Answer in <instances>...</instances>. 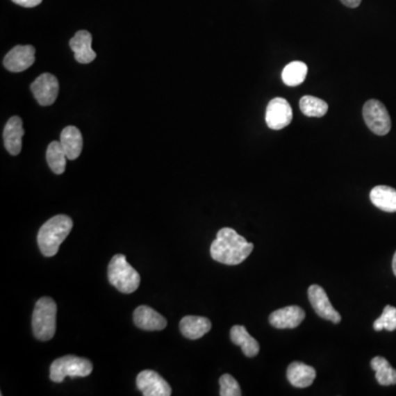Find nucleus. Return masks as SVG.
Segmentation results:
<instances>
[{"mask_svg":"<svg viewBox=\"0 0 396 396\" xmlns=\"http://www.w3.org/2000/svg\"><path fill=\"white\" fill-rule=\"evenodd\" d=\"M254 250V245L231 228H222L211 246V256L215 261L227 265L242 263Z\"/></svg>","mask_w":396,"mask_h":396,"instance_id":"1","label":"nucleus"},{"mask_svg":"<svg viewBox=\"0 0 396 396\" xmlns=\"http://www.w3.org/2000/svg\"><path fill=\"white\" fill-rule=\"evenodd\" d=\"M73 228V220L65 215H58L49 220L40 228L38 233V245L44 256H53L58 254L62 242L65 240Z\"/></svg>","mask_w":396,"mask_h":396,"instance_id":"2","label":"nucleus"},{"mask_svg":"<svg viewBox=\"0 0 396 396\" xmlns=\"http://www.w3.org/2000/svg\"><path fill=\"white\" fill-rule=\"evenodd\" d=\"M56 313L58 307L51 297H41L37 302L32 315V329L38 340L53 338L56 330Z\"/></svg>","mask_w":396,"mask_h":396,"instance_id":"3","label":"nucleus"},{"mask_svg":"<svg viewBox=\"0 0 396 396\" xmlns=\"http://www.w3.org/2000/svg\"><path fill=\"white\" fill-rule=\"evenodd\" d=\"M108 280L120 293L131 294L140 286V274L124 254H116L108 265Z\"/></svg>","mask_w":396,"mask_h":396,"instance_id":"4","label":"nucleus"},{"mask_svg":"<svg viewBox=\"0 0 396 396\" xmlns=\"http://www.w3.org/2000/svg\"><path fill=\"white\" fill-rule=\"evenodd\" d=\"M92 372V363L90 360L76 356H65L53 362L50 368L51 381L63 382L67 378H85Z\"/></svg>","mask_w":396,"mask_h":396,"instance_id":"5","label":"nucleus"},{"mask_svg":"<svg viewBox=\"0 0 396 396\" xmlns=\"http://www.w3.org/2000/svg\"><path fill=\"white\" fill-rule=\"evenodd\" d=\"M363 119L373 133L378 135H388L392 127L391 117L388 109L380 101L371 99L363 106Z\"/></svg>","mask_w":396,"mask_h":396,"instance_id":"6","label":"nucleus"},{"mask_svg":"<svg viewBox=\"0 0 396 396\" xmlns=\"http://www.w3.org/2000/svg\"><path fill=\"white\" fill-rule=\"evenodd\" d=\"M293 119V110L284 98L277 97L267 105L265 122L267 127L273 130H281L288 127Z\"/></svg>","mask_w":396,"mask_h":396,"instance_id":"7","label":"nucleus"},{"mask_svg":"<svg viewBox=\"0 0 396 396\" xmlns=\"http://www.w3.org/2000/svg\"><path fill=\"white\" fill-rule=\"evenodd\" d=\"M137 388L145 396H170L172 394L169 383L152 370H145L138 374Z\"/></svg>","mask_w":396,"mask_h":396,"instance_id":"8","label":"nucleus"},{"mask_svg":"<svg viewBox=\"0 0 396 396\" xmlns=\"http://www.w3.org/2000/svg\"><path fill=\"white\" fill-rule=\"evenodd\" d=\"M308 299L318 316L322 317L324 320L335 322V324L340 322V314L333 308L325 290L322 286H317V284L309 286Z\"/></svg>","mask_w":396,"mask_h":396,"instance_id":"9","label":"nucleus"},{"mask_svg":"<svg viewBox=\"0 0 396 396\" xmlns=\"http://www.w3.org/2000/svg\"><path fill=\"white\" fill-rule=\"evenodd\" d=\"M31 92L41 106H50L58 95V81L54 75L44 73L31 84Z\"/></svg>","mask_w":396,"mask_h":396,"instance_id":"10","label":"nucleus"},{"mask_svg":"<svg viewBox=\"0 0 396 396\" xmlns=\"http://www.w3.org/2000/svg\"><path fill=\"white\" fill-rule=\"evenodd\" d=\"M35 49L32 45H17L5 56L3 65L8 71L19 73L35 63Z\"/></svg>","mask_w":396,"mask_h":396,"instance_id":"11","label":"nucleus"},{"mask_svg":"<svg viewBox=\"0 0 396 396\" xmlns=\"http://www.w3.org/2000/svg\"><path fill=\"white\" fill-rule=\"evenodd\" d=\"M305 320V312L299 306L284 307L270 315V324L277 329H293Z\"/></svg>","mask_w":396,"mask_h":396,"instance_id":"12","label":"nucleus"},{"mask_svg":"<svg viewBox=\"0 0 396 396\" xmlns=\"http://www.w3.org/2000/svg\"><path fill=\"white\" fill-rule=\"evenodd\" d=\"M24 135V124L20 117L9 119L3 129L5 147L11 156H18L22 149V137Z\"/></svg>","mask_w":396,"mask_h":396,"instance_id":"13","label":"nucleus"},{"mask_svg":"<svg viewBox=\"0 0 396 396\" xmlns=\"http://www.w3.org/2000/svg\"><path fill=\"white\" fill-rule=\"evenodd\" d=\"M133 322L138 328L149 331L162 330L167 325V320L162 315L147 305H141L135 308L133 313Z\"/></svg>","mask_w":396,"mask_h":396,"instance_id":"14","label":"nucleus"},{"mask_svg":"<svg viewBox=\"0 0 396 396\" xmlns=\"http://www.w3.org/2000/svg\"><path fill=\"white\" fill-rule=\"evenodd\" d=\"M92 35L86 30H81L69 41V48L74 52L76 61L88 64L96 58V52L92 49Z\"/></svg>","mask_w":396,"mask_h":396,"instance_id":"15","label":"nucleus"},{"mask_svg":"<svg viewBox=\"0 0 396 396\" xmlns=\"http://www.w3.org/2000/svg\"><path fill=\"white\" fill-rule=\"evenodd\" d=\"M181 333L190 340H196L209 333L211 322L206 317L185 316L180 322Z\"/></svg>","mask_w":396,"mask_h":396,"instance_id":"16","label":"nucleus"},{"mask_svg":"<svg viewBox=\"0 0 396 396\" xmlns=\"http://www.w3.org/2000/svg\"><path fill=\"white\" fill-rule=\"evenodd\" d=\"M286 375L292 386L304 388L312 386V383L316 378V370L302 362H292L288 365Z\"/></svg>","mask_w":396,"mask_h":396,"instance_id":"17","label":"nucleus"},{"mask_svg":"<svg viewBox=\"0 0 396 396\" xmlns=\"http://www.w3.org/2000/svg\"><path fill=\"white\" fill-rule=\"evenodd\" d=\"M62 147L65 151L66 156L69 160H76L82 152L83 138L82 133L74 126L64 128L60 139Z\"/></svg>","mask_w":396,"mask_h":396,"instance_id":"18","label":"nucleus"},{"mask_svg":"<svg viewBox=\"0 0 396 396\" xmlns=\"http://www.w3.org/2000/svg\"><path fill=\"white\" fill-rule=\"evenodd\" d=\"M370 199L375 207L386 213L396 211V190L386 185L375 186L370 193Z\"/></svg>","mask_w":396,"mask_h":396,"instance_id":"19","label":"nucleus"},{"mask_svg":"<svg viewBox=\"0 0 396 396\" xmlns=\"http://www.w3.org/2000/svg\"><path fill=\"white\" fill-rule=\"evenodd\" d=\"M230 339L235 345L241 347L243 354L248 356V358H254V356L259 354V343L254 337H251L249 335L246 327L240 325L233 326L231 330H230Z\"/></svg>","mask_w":396,"mask_h":396,"instance_id":"20","label":"nucleus"},{"mask_svg":"<svg viewBox=\"0 0 396 396\" xmlns=\"http://www.w3.org/2000/svg\"><path fill=\"white\" fill-rule=\"evenodd\" d=\"M371 367L375 371V378L383 386L396 384V370L391 367L388 360L383 356H374L371 360Z\"/></svg>","mask_w":396,"mask_h":396,"instance_id":"21","label":"nucleus"},{"mask_svg":"<svg viewBox=\"0 0 396 396\" xmlns=\"http://www.w3.org/2000/svg\"><path fill=\"white\" fill-rule=\"evenodd\" d=\"M66 158L67 156H66L61 142L53 141L49 145L48 150H47V161L53 173L58 175L64 173L66 167Z\"/></svg>","mask_w":396,"mask_h":396,"instance_id":"22","label":"nucleus"},{"mask_svg":"<svg viewBox=\"0 0 396 396\" xmlns=\"http://www.w3.org/2000/svg\"><path fill=\"white\" fill-rule=\"evenodd\" d=\"M307 76V65L303 62L294 61L284 67L282 72V79L284 84L294 88L301 85Z\"/></svg>","mask_w":396,"mask_h":396,"instance_id":"23","label":"nucleus"},{"mask_svg":"<svg viewBox=\"0 0 396 396\" xmlns=\"http://www.w3.org/2000/svg\"><path fill=\"white\" fill-rule=\"evenodd\" d=\"M299 108L305 116L322 117L327 114L328 104L314 96H304L299 101Z\"/></svg>","mask_w":396,"mask_h":396,"instance_id":"24","label":"nucleus"},{"mask_svg":"<svg viewBox=\"0 0 396 396\" xmlns=\"http://www.w3.org/2000/svg\"><path fill=\"white\" fill-rule=\"evenodd\" d=\"M373 328L377 331L386 329L388 331H393L396 329V307L388 305L386 308L383 309L382 315L375 320L373 324Z\"/></svg>","mask_w":396,"mask_h":396,"instance_id":"25","label":"nucleus"},{"mask_svg":"<svg viewBox=\"0 0 396 396\" xmlns=\"http://www.w3.org/2000/svg\"><path fill=\"white\" fill-rule=\"evenodd\" d=\"M220 392L222 396H240L241 388L237 380L230 374H224L220 379Z\"/></svg>","mask_w":396,"mask_h":396,"instance_id":"26","label":"nucleus"},{"mask_svg":"<svg viewBox=\"0 0 396 396\" xmlns=\"http://www.w3.org/2000/svg\"><path fill=\"white\" fill-rule=\"evenodd\" d=\"M13 1L17 5L26 7V8H33L35 6L42 3V0H13Z\"/></svg>","mask_w":396,"mask_h":396,"instance_id":"27","label":"nucleus"},{"mask_svg":"<svg viewBox=\"0 0 396 396\" xmlns=\"http://www.w3.org/2000/svg\"><path fill=\"white\" fill-rule=\"evenodd\" d=\"M340 1L349 8H356L361 3V0H340Z\"/></svg>","mask_w":396,"mask_h":396,"instance_id":"28","label":"nucleus"},{"mask_svg":"<svg viewBox=\"0 0 396 396\" xmlns=\"http://www.w3.org/2000/svg\"><path fill=\"white\" fill-rule=\"evenodd\" d=\"M392 267H393V273L396 277V251L393 256V262H392Z\"/></svg>","mask_w":396,"mask_h":396,"instance_id":"29","label":"nucleus"}]
</instances>
